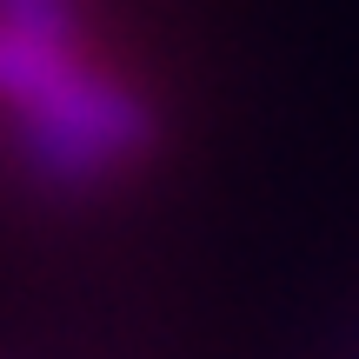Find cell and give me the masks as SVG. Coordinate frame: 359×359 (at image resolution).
<instances>
[{
	"mask_svg": "<svg viewBox=\"0 0 359 359\" xmlns=\"http://www.w3.org/2000/svg\"><path fill=\"white\" fill-rule=\"evenodd\" d=\"M154 114L133 100L127 87L100 74H67L47 100L13 107V154H20L27 180L53 193H93L107 187V173H120L127 160H140L154 147Z\"/></svg>",
	"mask_w": 359,
	"mask_h": 359,
	"instance_id": "1",
	"label": "cell"
},
{
	"mask_svg": "<svg viewBox=\"0 0 359 359\" xmlns=\"http://www.w3.org/2000/svg\"><path fill=\"white\" fill-rule=\"evenodd\" d=\"M67 74H74V53L67 47H47V40H27L13 27H0V100L7 107L47 100Z\"/></svg>",
	"mask_w": 359,
	"mask_h": 359,
	"instance_id": "2",
	"label": "cell"
},
{
	"mask_svg": "<svg viewBox=\"0 0 359 359\" xmlns=\"http://www.w3.org/2000/svg\"><path fill=\"white\" fill-rule=\"evenodd\" d=\"M0 27L27 40H47V47H74V0H0Z\"/></svg>",
	"mask_w": 359,
	"mask_h": 359,
	"instance_id": "3",
	"label": "cell"
}]
</instances>
